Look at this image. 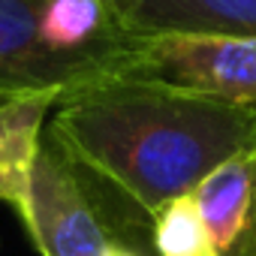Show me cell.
Segmentation results:
<instances>
[{
	"instance_id": "1",
	"label": "cell",
	"mask_w": 256,
	"mask_h": 256,
	"mask_svg": "<svg viewBox=\"0 0 256 256\" xmlns=\"http://www.w3.org/2000/svg\"><path fill=\"white\" fill-rule=\"evenodd\" d=\"M46 133L151 226L163 205L256 148V106L114 76L60 96Z\"/></svg>"
},
{
	"instance_id": "2",
	"label": "cell",
	"mask_w": 256,
	"mask_h": 256,
	"mask_svg": "<svg viewBox=\"0 0 256 256\" xmlns=\"http://www.w3.org/2000/svg\"><path fill=\"white\" fill-rule=\"evenodd\" d=\"M24 229L40 256H114L133 247L118 235L102 187L84 175L48 133H42L34 166Z\"/></svg>"
},
{
	"instance_id": "3",
	"label": "cell",
	"mask_w": 256,
	"mask_h": 256,
	"mask_svg": "<svg viewBox=\"0 0 256 256\" xmlns=\"http://www.w3.org/2000/svg\"><path fill=\"white\" fill-rule=\"evenodd\" d=\"M124 76L163 82L238 106H256V36L136 40Z\"/></svg>"
},
{
	"instance_id": "4",
	"label": "cell",
	"mask_w": 256,
	"mask_h": 256,
	"mask_svg": "<svg viewBox=\"0 0 256 256\" xmlns=\"http://www.w3.org/2000/svg\"><path fill=\"white\" fill-rule=\"evenodd\" d=\"M42 0H0V100L24 94H72L94 84L78 66L54 58L40 36Z\"/></svg>"
},
{
	"instance_id": "5",
	"label": "cell",
	"mask_w": 256,
	"mask_h": 256,
	"mask_svg": "<svg viewBox=\"0 0 256 256\" xmlns=\"http://www.w3.org/2000/svg\"><path fill=\"white\" fill-rule=\"evenodd\" d=\"M193 199L217 256H256V148L217 166Z\"/></svg>"
},
{
	"instance_id": "6",
	"label": "cell",
	"mask_w": 256,
	"mask_h": 256,
	"mask_svg": "<svg viewBox=\"0 0 256 256\" xmlns=\"http://www.w3.org/2000/svg\"><path fill=\"white\" fill-rule=\"evenodd\" d=\"M60 96L58 90H42L0 100V202H6L22 223L30 211V181L46 120Z\"/></svg>"
},
{
	"instance_id": "7",
	"label": "cell",
	"mask_w": 256,
	"mask_h": 256,
	"mask_svg": "<svg viewBox=\"0 0 256 256\" xmlns=\"http://www.w3.org/2000/svg\"><path fill=\"white\" fill-rule=\"evenodd\" d=\"M124 24L151 36H256V0H136Z\"/></svg>"
},
{
	"instance_id": "8",
	"label": "cell",
	"mask_w": 256,
	"mask_h": 256,
	"mask_svg": "<svg viewBox=\"0 0 256 256\" xmlns=\"http://www.w3.org/2000/svg\"><path fill=\"white\" fill-rule=\"evenodd\" d=\"M157 256H217L193 193L172 199L151 220Z\"/></svg>"
},
{
	"instance_id": "9",
	"label": "cell",
	"mask_w": 256,
	"mask_h": 256,
	"mask_svg": "<svg viewBox=\"0 0 256 256\" xmlns=\"http://www.w3.org/2000/svg\"><path fill=\"white\" fill-rule=\"evenodd\" d=\"M102 4H108V6H112L114 12H120V18H124L126 12H130V6L136 4V0H102Z\"/></svg>"
},
{
	"instance_id": "10",
	"label": "cell",
	"mask_w": 256,
	"mask_h": 256,
	"mask_svg": "<svg viewBox=\"0 0 256 256\" xmlns=\"http://www.w3.org/2000/svg\"><path fill=\"white\" fill-rule=\"evenodd\" d=\"M114 256H142V253H139L136 247H124V250H118Z\"/></svg>"
}]
</instances>
